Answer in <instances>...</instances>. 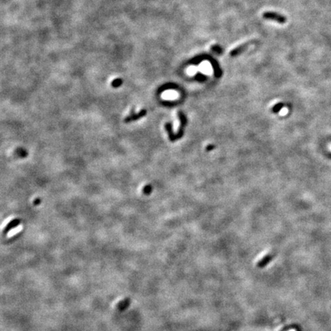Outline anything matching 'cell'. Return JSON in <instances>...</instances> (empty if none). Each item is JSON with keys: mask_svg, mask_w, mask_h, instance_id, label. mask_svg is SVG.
<instances>
[{"mask_svg": "<svg viewBox=\"0 0 331 331\" xmlns=\"http://www.w3.org/2000/svg\"><path fill=\"white\" fill-rule=\"evenodd\" d=\"M262 17H263L265 19L276 22L279 23V24H284V23L287 22V18H286L284 15L275 12L267 11V12H265L262 14Z\"/></svg>", "mask_w": 331, "mask_h": 331, "instance_id": "obj_1", "label": "cell"}, {"mask_svg": "<svg viewBox=\"0 0 331 331\" xmlns=\"http://www.w3.org/2000/svg\"><path fill=\"white\" fill-rule=\"evenodd\" d=\"M251 43H252V41H247V42H244L243 44L237 46V47L233 49L232 50L229 52L230 56H231V57H236V56H238L239 55H241V54L243 53L245 51L247 50V49L249 47V45L251 44Z\"/></svg>", "mask_w": 331, "mask_h": 331, "instance_id": "obj_2", "label": "cell"}, {"mask_svg": "<svg viewBox=\"0 0 331 331\" xmlns=\"http://www.w3.org/2000/svg\"><path fill=\"white\" fill-rule=\"evenodd\" d=\"M146 114H147V110H146L145 109L140 110L137 114H135L134 112L132 110L131 114L127 116V117L124 119V122L129 123V122H131V121H133V120H137L140 119V118H142L143 116H145Z\"/></svg>", "mask_w": 331, "mask_h": 331, "instance_id": "obj_3", "label": "cell"}, {"mask_svg": "<svg viewBox=\"0 0 331 331\" xmlns=\"http://www.w3.org/2000/svg\"><path fill=\"white\" fill-rule=\"evenodd\" d=\"M19 224H20V220H18V219H14V220L11 221V222H9L7 225H6V229L9 230V231H10L11 230L14 229V228H15L17 225H19Z\"/></svg>", "mask_w": 331, "mask_h": 331, "instance_id": "obj_4", "label": "cell"}, {"mask_svg": "<svg viewBox=\"0 0 331 331\" xmlns=\"http://www.w3.org/2000/svg\"><path fill=\"white\" fill-rule=\"evenodd\" d=\"M123 84V80L121 78H116L111 82V85L113 88H120L121 86V85Z\"/></svg>", "mask_w": 331, "mask_h": 331, "instance_id": "obj_5", "label": "cell"}, {"mask_svg": "<svg viewBox=\"0 0 331 331\" xmlns=\"http://www.w3.org/2000/svg\"><path fill=\"white\" fill-rule=\"evenodd\" d=\"M212 50L214 52H215V53H218V54H220L222 53V49H221L220 46L219 45H213L212 47Z\"/></svg>", "mask_w": 331, "mask_h": 331, "instance_id": "obj_6", "label": "cell"}, {"mask_svg": "<svg viewBox=\"0 0 331 331\" xmlns=\"http://www.w3.org/2000/svg\"><path fill=\"white\" fill-rule=\"evenodd\" d=\"M151 190H152L151 186L148 185V186H145V188L144 189V192L145 194H150V192H151Z\"/></svg>", "mask_w": 331, "mask_h": 331, "instance_id": "obj_7", "label": "cell"}, {"mask_svg": "<svg viewBox=\"0 0 331 331\" xmlns=\"http://www.w3.org/2000/svg\"><path fill=\"white\" fill-rule=\"evenodd\" d=\"M287 113H288V109L286 108H282V109L280 110V114H281V116H284V115L287 114Z\"/></svg>", "mask_w": 331, "mask_h": 331, "instance_id": "obj_8", "label": "cell"}, {"mask_svg": "<svg viewBox=\"0 0 331 331\" xmlns=\"http://www.w3.org/2000/svg\"><path fill=\"white\" fill-rule=\"evenodd\" d=\"M329 149H330V150L331 151V144H330V145H329Z\"/></svg>", "mask_w": 331, "mask_h": 331, "instance_id": "obj_9", "label": "cell"}]
</instances>
